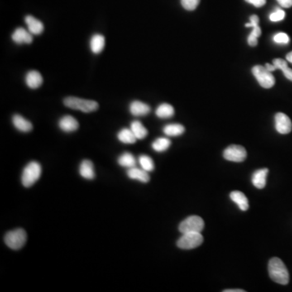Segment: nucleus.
Wrapping results in <instances>:
<instances>
[{"label":"nucleus","mask_w":292,"mask_h":292,"mask_svg":"<svg viewBox=\"0 0 292 292\" xmlns=\"http://www.w3.org/2000/svg\"><path fill=\"white\" fill-rule=\"evenodd\" d=\"M268 270L270 279L275 283L281 285H287L289 283V272L281 259L278 257L272 258L269 262Z\"/></svg>","instance_id":"f257e3e1"},{"label":"nucleus","mask_w":292,"mask_h":292,"mask_svg":"<svg viewBox=\"0 0 292 292\" xmlns=\"http://www.w3.org/2000/svg\"><path fill=\"white\" fill-rule=\"evenodd\" d=\"M64 104L68 108L81 111L84 113H90L97 111L99 105L93 100L84 99L77 97H65Z\"/></svg>","instance_id":"f03ea898"},{"label":"nucleus","mask_w":292,"mask_h":292,"mask_svg":"<svg viewBox=\"0 0 292 292\" xmlns=\"http://www.w3.org/2000/svg\"><path fill=\"white\" fill-rule=\"evenodd\" d=\"M42 167L37 162L29 163L23 170L21 182L25 188H30L34 185L41 177Z\"/></svg>","instance_id":"7ed1b4c3"},{"label":"nucleus","mask_w":292,"mask_h":292,"mask_svg":"<svg viewBox=\"0 0 292 292\" xmlns=\"http://www.w3.org/2000/svg\"><path fill=\"white\" fill-rule=\"evenodd\" d=\"M27 240V234L24 229L19 228L8 231L4 236V242L7 247L13 250H19L25 246Z\"/></svg>","instance_id":"20e7f679"},{"label":"nucleus","mask_w":292,"mask_h":292,"mask_svg":"<svg viewBox=\"0 0 292 292\" xmlns=\"http://www.w3.org/2000/svg\"><path fill=\"white\" fill-rule=\"evenodd\" d=\"M252 74L256 77L260 86L265 88H270L275 84V78L271 72L268 71L264 66H254L251 69Z\"/></svg>","instance_id":"39448f33"},{"label":"nucleus","mask_w":292,"mask_h":292,"mask_svg":"<svg viewBox=\"0 0 292 292\" xmlns=\"http://www.w3.org/2000/svg\"><path fill=\"white\" fill-rule=\"evenodd\" d=\"M203 240L204 238L200 232L183 234V236L177 241V246L179 249L189 250L201 246Z\"/></svg>","instance_id":"423d86ee"},{"label":"nucleus","mask_w":292,"mask_h":292,"mask_svg":"<svg viewBox=\"0 0 292 292\" xmlns=\"http://www.w3.org/2000/svg\"><path fill=\"white\" fill-rule=\"evenodd\" d=\"M205 227V222L199 216H190L179 224V230L182 234L190 232H202Z\"/></svg>","instance_id":"0eeeda50"},{"label":"nucleus","mask_w":292,"mask_h":292,"mask_svg":"<svg viewBox=\"0 0 292 292\" xmlns=\"http://www.w3.org/2000/svg\"><path fill=\"white\" fill-rule=\"evenodd\" d=\"M223 157L227 161L241 163L247 158V151L241 145H231L224 150Z\"/></svg>","instance_id":"6e6552de"},{"label":"nucleus","mask_w":292,"mask_h":292,"mask_svg":"<svg viewBox=\"0 0 292 292\" xmlns=\"http://www.w3.org/2000/svg\"><path fill=\"white\" fill-rule=\"evenodd\" d=\"M258 24V16H256V15H252V16H250V22L245 25L246 27L253 28V30L251 31V34H249V38H248V42H249V45H251V46H256L258 44L257 39L261 34V30L259 27Z\"/></svg>","instance_id":"1a4fd4ad"},{"label":"nucleus","mask_w":292,"mask_h":292,"mask_svg":"<svg viewBox=\"0 0 292 292\" xmlns=\"http://www.w3.org/2000/svg\"><path fill=\"white\" fill-rule=\"evenodd\" d=\"M275 128L280 134L290 133L292 130V120L286 114L277 113L275 115Z\"/></svg>","instance_id":"9d476101"},{"label":"nucleus","mask_w":292,"mask_h":292,"mask_svg":"<svg viewBox=\"0 0 292 292\" xmlns=\"http://www.w3.org/2000/svg\"><path fill=\"white\" fill-rule=\"evenodd\" d=\"M11 39L15 43L31 44L33 42V34L22 27L16 28L15 31L11 34Z\"/></svg>","instance_id":"9b49d317"},{"label":"nucleus","mask_w":292,"mask_h":292,"mask_svg":"<svg viewBox=\"0 0 292 292\" xmlns=\"http://www.w3.org/2000/svg\"><path fill=\"white\" fill-rule=\"evenodd\" d=\"M59 127L64 132H73L78 129L79 123L73 116H65L59 120Z\"/></svg>","instance_id":"f8f14e48"},{"label":"nucleus","mask_w":292,"mask_h":292,"mask_svg":"<svg viewBox=\"0 0 292 292\" xmlns=\"http://www.w3.org/2000/svg\"><path fill=\"white\" fill-rule=\"evenodd\" d=\"M25 24L27 25L28 30L33 35H40L44 31V25L39 19L35 18L33 16L28 15L25 16Z\"/></svg>","instance_id":"ddd939ff"},{"label":"nucleus","mask_w":292,"mask_h":292,"mask_svg":"<svg viewBox=\"0 0 292 292\" xmlns=\"http://www.w3.org/2000/svg\"><path fill=\"white\" fill-rule=\"evenodd\" d=\"M25 83L29 88L35 89L39 88L43 83V78L38 71H30L25 76Z\"/></svg>","instance_id":"4468645a"},{"label":"nucleus","mask_w":292,"mask_h":292,"mask_svg":"<svg viewBox=\"0 0 292 292\" xmlns=\"http://www.w3.org/2000/svg\"><path fill=\"white\" fill-rule=\"evenodd\" d=\"M12 124L14 127L21 132H30L32 131L33 125L31 122L18 114L12 116Z\"/></svg>","instance_id":"2eb2a0df"},{"label":"nucleus","mask_w":292,"mask_h":292,"mask_svg":"<svg viewBox=\"0 0 292 292\" xmlns=\"http://www.w3.org/2000/svg\"><path fill=\"white\" fill-rule=\"evenodd\" d=\"M269 173V170L266 168H263L260 170H256L251 176V183L254 187L259 189H262L265 188L266 184V178Z\"/></svg>","instance_id":"dca6fc26"},{"label":"nucleus","mask_w":292,"mask_h":292,"mask_svg":"<svg viewBox=\"0 0 292 292\" xmlns=\"http://www.w3.org/2000/svg\"><path fill=\"white\" fill-rule=\"evenodd\" d=\"M129 111L132 116H144L150 113V107L149 105L145 104L144 102L133 101L130 104Z\"/></svg>","instance_id":"f3484780"},{"label":"nucleus","mask_w":292,"mask_h":292,"mask_svg":"<svg viewBox=\"0 0 292 292\" xmlns=\"http://www.w3.org/2000/svg\"><path fill=\"white\" fill-rule=\"evenodd\" d=\"M89 45L91 51L93 54H100L104 49L105 37L102 34H93V36L91 37Z\"/></svg>","instance_id":"a211bd4d"},{"label":"nucleus","mask_w":292,"mask_h":292,"mask_svg":"<svg viewBox=\"0 0 292 292\" xmlns=\"http://www.w3.org/2000/svg\"><path fill=\"white\" fill-rule=\"evenodd\" d=\"M231 201L235 202L239 208L242 211L248 210L249 207V200L242 192L240 191H233L230 194Z\"/></svg>","instance_id":"6ab92c4d"},{"label":"nucleus","mask_w":292,"mask_h":292,"mask_svg":"<svg viewBox=\"0 0 292 292\" xmlns=\"http://www.w3.org/2000/svg\"><path fill=\"white\" fill-rule=\"evenodd\" d=\"M80 174L85 179H93L95 178L94 167L92 162L84 160L81 163L79 168Z\"/></svg>","instance_id":"aec40b11"},{"label":"nucleus","mask_w":292,"mask_h":292,"mask_svg":"<svg viewBox=\"0 0 292 292\" xmlns=\"http://www.w3.org/2000/svg\"><path fill=\"white\" fill-rule=\"evenodd\" d=\"M127 176L129 177L130 179H136L142 183H148L150 179V175L148 174L147 171H145L143 169L136 168V167L129 168V170H127Z\"/></svg>","instance_id":"412c9836"},{"label":"nucleus","mask_w":292,"mask_h":292,"mask_svg":"<svg viewBox=\"0 0 292 292\" xmlns=\"http://www.w3.org/2000/svg\"><path fill=\"white\" fill-rule=\"evenodd\" d=\"M174 114V107L168 103H163L156 110V116L160 119L171 118Z\"/></svg>","instance_id":"4be33fe9"},{"label":"nucleus","mask_w":292,"mask_h":292,"mask_svg":"<svg viewBox=\"0 0 292 292\" xmlns=\"http://www.w3.org/2000/svg\"><path fill=\"white\" fill-rule=\"evenodd\" d=\"M185 131V128L182 125L172 124V125H166L163 127V132L168 136H180Z\"/></svg>","instance_id":"5701e85b"},{"label":"nucleus","mask_w":292,"mask_h":292,"mask_svg":"<svg viewBox=\"0 0 292 292\" xmlns=\"http://www.w3.org/2000/svg\"><path fill=\"white\" fill-rule=\"evenodd\" d=\"M131 130L137 140H142L147 136L148 130L143 126L140 121H137V120L131 122Z\"/></svg>","instance_id":"b1692460"},{"label":"nucleus","mask_w":292,"mask_h":292,"mask_svg":"<svg viewBox=\"0 0 292 292\" xmlns=\"http://www.w3.org/2000/svg\"><path fill=\"white\" fill-rule=\"evenodd\" d=\"M118 163L121 167L127 168L135 167L136 165L135 157L128 152L124 153L122 155H120L118 159Z\"/></svg>","instance_id":"393cba45"},{"label":"nucleus","mask_w":292,"mask_h":292,"mask_svg":"<svg viewBox=\"0 0 292 292\" xmlns=\"http://www.w3.org/2000/svg\"><path fill=\"white\" fill-rule=\"evenodd\" d=\"M117 136L119 141L125 144H134L137 140L132 131L128 128H123L122 130H120Z\"/></svg>","instance_id":"a878e982"},{"label":"nucleus","mask_w":292,"mask_h":292,"mask_svg":"<svg viewBox=\"0 0 292 292\" xmlns=\"http://www.w3.org/2000/svg\"><path fill=\"white\" fill-rule=\"evenodd\" d=\"M273 64L277 69H281L284 76L292 82V69L288 67V62L283 59H275L273 60Z\"/></svg>","instance_id":"bb28decb"},{"label":"nucleus","mask_w":292,"mask_h":292,"mask_svg":"<svg viewBox=\"0 0 292 292\" xmlns=\"http://www.w3.org/2000/svg\"><path fill=\"white\" fill-rule=\"evenodd\" d=\"M170 145H171V141L169 139L166 138V137H160V138L157 139L156 141L153 143L152 147L155 151L161 153V152H164L168 150Z\"/></svg>","instance_id":"cd10ccee"},{"label":"nucleus","mask_w":292,"mask_h":292,"mask_svg":"<svg viewBox=\"0 0 292 292\" xmlns=\"http://www.w3.org/2000/svg\"><path fill=\"white\" fill-rule=\"evenodd\" d=\"M139 163L143 170L150 172L154 170V163L153 159L147 155H141L139 157Z\"/></svg>","instance_id":"c85d7f7f"},{"label":"nucleus","mask_w":292,"mask_h":292,"mask_svg":"<svg viewBox=\"0 0 292 292\" xmlns=\"http://www.w3.org/2000/svg\"><path fill=\"white\" fill-rule=\"evenodd\" d=\"M201 0H180L182 7L188 11H193L199 5Z\"/></svg>","instance_id":"c756f323"},{"label":"nucleus","mask_w":292,"mask_h":292,"mask_svg":"<svg viewBox=\"0 0 292 292\" xmlns=\"http://www.w3.org/2000/svg\"><path fill=\"white\" fill-rule=\"evenodd\" d=\"M285 11L282 9H277L270 15V19L273 22H277V21H283V19L285 18Z\"/></svg>","instance_id":"7c9ffc66"},{"label":"nucleus","mask_w":292,"mask_h":292,"mask_svg":"<svg viewBox=\"0 0 292 292\" xmlns=\"http://www.w3.org/2000/svg\"><path fill=\"white\" fill-rule=\"evenodd\" d=\"M274 41L276 43L288 44L290 41V39H289L288 34L285 33H279L274 37Z\"/></svg>","instance_id":"2f4dec72"},{"label":"nucleus","mask_w":292,"mask_h":292,"mask_svg":"<svg viewBox=\"0 0 292 292\" xmlns=\"http://www.w3.org/2000/svg\"><path fill=\"white\" fill-rule=\"evenodd\" d=\"M245 1L256 7H263L266 3V0H245Z\"/></svg>","instance_id":"473e14b6"},{"label":"nucleus","mask_w":292,"mask_h":292,"mask_svg":"<svg viewBox=\"0 0 292 292\" xmlns=\"http://www.w3.org/2000/svg\"><path fill=\"white\" fill-rule=\"evenodd\" d=\"M282 7L289 8L292 7V0H277Z\"/></svg>","instance_id":"72a5a7b5"},{"label":"nucleus","mask_w":292,"mask_h":292,"mask_svg":"<svg viewBox=\"0 0 292 292\" xmlns=\"http://www.w3.org/2000/svg\"><path fill=\"white\" fill-rule=\"evenodd\" d=\"M265 67L268 71H270V72H271V73L277 69V68L275 67V66L271 65V64H265Z\"/></svg>","instance_id":"f704fd0d"},{"label":"nucleus","mask_w":292,"mask_h":292,"mask_svg":"<svg viewBox=\"0 0 292 292\" xmlns=\"http://www.w3.org/2000/svg\"><path fill=\"white\" fill-rule=\"evenodd\" d=\"M286 58H287V60H288V62H290V63H292V52L288 53V54H287V57H286Z\"/></svg>","instance_id":"c9c22d12"},{"label":"nucleus","mask_w":292,"mask_h":292,"mask_svg":"<svg viewBox=\"0 0 292 292\" xmlns=\"http://www.w3.org/2000/svg\"><path fill=\"white\" fill-rule=\"evenodd\" d=\"M224 292H245V291L244 290H240V289H236V290H234V289H230V290H224L223 291Z\"/></svg>","instance_id":"e433bc0d"}]
</instances>
